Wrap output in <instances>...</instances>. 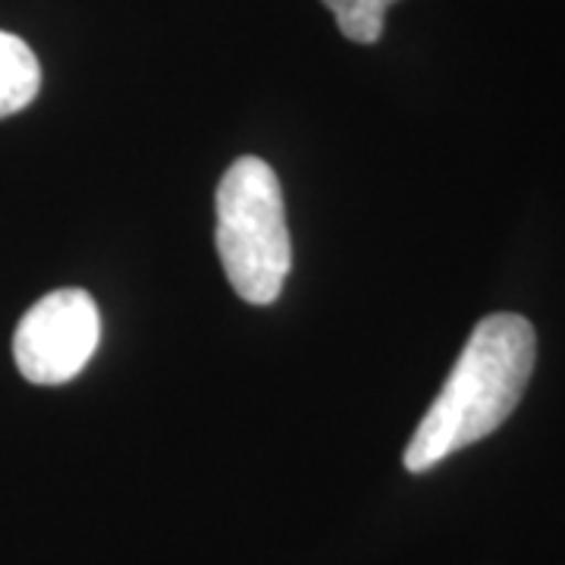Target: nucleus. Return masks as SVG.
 Returning <instances> with one entry per match:
<instances>
[{"label":"nucleus","mask_w":565,"mask_h":565,"mask_svg":"<svg viewBox=\"0 0 565 565\" xmlns=\"http://www.w3.org/2000/svg\"><path fill=\"white\" fill-rule=\"evenodd\" d=\"M534 362L537 337L522 315H490L478 321L444 390L405 446V468L424 475L452 452L500 430L522 403Z\"/></svg>","instance_id":"nucleus-1"},{"label":"nucleus","mask_w":565,"mask_h":565,"mask_svg":"<svg viewBox=\"0 0 565 565\" xmlns=\"http://www.w3.org/2000/svg\"><path fill=\"white\" fill-rule=\"evenodd\" d=\"M41 66L35 51L10 32H0V120L13 117L35 102Z\"/></svg>","instance_id":"nucleus-4"},{"label":"nucleus","mask_w":565,"mask_h":565,"mask_svg":"<svg viewBox=\"0 0 565 565\" xmlns=\"http://www.w3.org/2000/svg\"><path fill=\"white\" fill-rule=\"evenodd\" d=\"M217 252L248 305L277 302L292 267L282 189L270 163L245 154L217 185Z\"/></svg>","instance_id":"nucleus-2"},{"label":"nucleus","mask_w":565,"mask_h":565,"mask_svg":"<svg viewBox=\"0 0 565 565\" xmlns=\"http://www.w3.org/2000/svg\"><path fill=\"white\" fill-rule=\"evenodd\" d=\"M396 0H323V7L337 17V25L349 41L374 44L384 35L386 10Z\"/></svg>","instance_id":"nucleus-5"},{"label":"nucleus","mask_w":565,"mask_h":565,"mask_svg":"<svg viewBox=\"0 0 565 565\" xmlns=\"http://www.w3.org/2000/svg\"><path fill=\"white\" fill-rule=\"evenodd\" d=\"M102 340L98 305L82 289H57L22 315L13 359L29 384H70L92 362Z\"/></svg>","instance_id":"nucleus-3"}]
</instances>
